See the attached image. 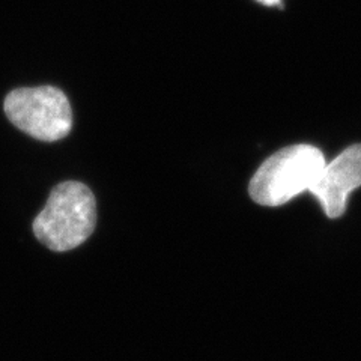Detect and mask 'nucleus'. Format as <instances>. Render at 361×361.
I'll use <instances>...</instances> for the list:
<instances>
[{"mask_svg": "<svg viewBox=\"0 0 361 361\" xmlns=\"http://www.w3.org/2000/svg\"><path fill=\"white\" fill-rule=\"evenodd\" d=\"M97 202L87 185L66 180L56 185L47 205L33 221V233L53 252H68L92 235Z\"/></svg>", "mask_w": 361, "mask_h": 361, "instance_id": "1", "label": "nucleus"}, {"mask_svg": "<svg viewBox=\"0 0 361 361\" xmlns=\"http://www.w3.org/2000/svg\"><path fill=\"white\" fill-rule=\"evenodd\" d=\"M326 166L321 149L313 145H292L271 155L250 180V197L264 207L285 205L309 191Z\"/></svg>", "mask_w": 361, "mask_h": 361, "instance_id": "2", "label": "nucleus"}, {"mask_svg": "<svg viewBox=\"0 0 361 361\" xmlns=\"http://www.w3.org/2000/svg\"><path fill=\"white\" fill-rule=\"evenodd\" d=\"M4 107L18 130L42 142H58L73 128L70 101L53 86L13 90L5 98Z\"/></svg>", "mask_w": 361, "mask_h": 361, "instance_id": "3", "label": "nucleus"}, {"mask_svg": "<svg viewBox=\"0 0 361 361\" xmlns=\"http://www.w3.org/2000/svg\"><path fill=\"white\" fill-rule=\"evenodd\" d=\"M361 185V145H353L326 163L309 191L319 200L329 219H338L346 211L348 196Z\"/></svg>", "mask_w": 361, "mask_h": 361, "instance_id": "4", "label": "nucleus"}, {"mask_svg": "<svg viewBox=\"0 0 361 361\" xmlns=\"http://www.w3.org/2000/svg\"><path fill=\"white\" fill-rule=\"evenodd\" d=\"M257 2H261L267 6H276V5H280L281 0H257Z\"/></svg>", "mask_w": 361, "mask_h": 361, "instance_id": "5", "label": "nucleus"}]
</instances>
